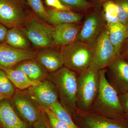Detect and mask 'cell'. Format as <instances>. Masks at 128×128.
<instances>
[{"label":"cell","instance_id":"cell-1","mask_svg":"<svg viewBox=\"0 0 128 128\" xmlns=\"http://www.w3.org/2000/svg\"><path fill=\"white\" fill-rule=\"evenodd\" d=\"M100 86L98 94L89 112L112 118L128 122L120 102L118 95L106 77V70H99Z\"/></svg>","mask_w":128,"mask_h":128},{"label":"cell","instance_id":"cell-2","mask_svg":"<svg viewBox=\"0 0 128 128\" xmlns=\"http://www.w3.org/2000/svg\"><path fill=\"white\" fill-rule=\"evenodd\" d=\"M77 77L76 72L64 66L49 73L48 78L57 88L60 103L72 116L77 110Z\"/></svg>","mask_w":128,"mask_h":128},{"label":"cell","instance_id":"cell-3","mask_svg":"<svg viewBox=\"0 0 128 128\" xmlns=\"http://www.w3.org/2000/svg\"><path fill=\"white\" fill-rule=\"evenodd\" d=\"M100 86L99 70L92 66L77 77V110L89 112L96 98Z\"/></svg>","mask_w":128,"mask_h":128},{"label":"cell","instance_id":"cell-4","mask_svg":"<svg viewBox=\"0 0 128 128\" xmlns=\"http://www.w3.org/2000/svg\"><path fill=\"white\" fill-rule=\"evenodd\" d=\"M64 66L80 74L91 65L92 50L87 44L76 41L61 48Z\"/></svg>","mask_w":128,"mask_h":128},{"label":"cell","instance_id":"cell-5","mask_svg":"<svg viewBox=\"0 0 128 128\" xmlns=\"http://www.w3.org/2000/svg\"><path fill=\"white\" fill-rule=\"evenodd\" d=\"M20 28L35 47L41 48L54 46V26L46 23L34 13L30 14L25 25Z\"/></svg>","mask_w":128,"mask_h":128},{"label":"cell","instance_id":"cell-6","mask_svg":"<svg viewBox=\"0 0 128 128\" xmlns=\"http://www.w3.org/2000/svg\"><path fill=\"white\" fill-rule=\"evenodd\" d=\"M24 0H0V23L6 27L21 28L30 14Z\"/></svg>","mask_w":128,"mask_h":128},{"label":"cell","instance_id":"cell-7","mask_svg":"<svg viewBox=\"0 0 128 128\" xmlns=\"http://www.w3.org/2000/svg\"><path fill=\"white\" fill-rule=\"evenodd\" d=\"M91 48V66L98 70L105 68L118 55L109 39L106 24Z\"/></svg>","mask_w":128,"mask_h":128},{"label":"cell","instance_id":"cell-8","mask_svg":"<svg viewBox=\"0 0 128 128\" xmlns=\"http://www.w3.org/2000/svg\"><path fill=\"white\" fill-rule=\"evenodd\" d=\"M11 100L18 113L28 123L33 124L42 117V110L32 99L27 89H16Z\"/></svg>","mask_w":128,"mask_h":128},{"label":"cell","instance_id":"cell-9","mask_svg":"<svg viewBox=\"0 0 128 128\" xmlns=\"http://www.w3.org/2000/svg\"><path fill=\"white\" fill-rule=\"evenodd\" d=\"M108 82L118 95L128 92V62L118 54L105 68Z\"/></svg>","mask_w":128,"mask_h":128},{"label":"cell","instance_id":"cell-10","mask_svg":"<svg viewBox=\"0 0 128 128\" xmlns=\"http://www.w3.org/2000/svg\"><path fill=\"white\" fill-rule=\"evenodd\" d=\"M72 117L79 128H128V122L112 119L89 112L77 110Z\"/></svg>","mask_w":128,"mask_h":128},{"label":"cell","instance_id":"cell-11","mask_svg":"<svg viewBox=\"0 0 128 128\" xmlns=\"http://www.w3.org/2000/svg\"><path fill=\"white\" fill-rule=\"evenodd\" d=\"M27 90L31 98L40 108H49L59 101L57 88L48 80L31 86Z\"/></svg>","mask_w":128,"mask_h":128},{"label":"cell","instance_id":"cell-12","mask_svg":"<svg viewBox=\"0 0 128 128\" xmlns=\"http://www.w3.org/2000/svg\"><path fill=\"white\" fill-rule=\"evenodd\" d=\"M105 19L97 13L89 15L82 26L76 41L87 44L91 48L99 34L105 27Z\"/></svg>","mask_w":128,"mask_h":128},{"label":"cell","instance_id":"cell-13","mask_svg":"<svg viewBox=\"0 0 128 128\" xmlns=\"http://www.w3.org/2000/svg\"><path fill=\"white\" fill-rule=\"evenodd\" d=\"M15 110L10 98L0 102V128H30Z\"/></svg>","mask_w":128,"mask_h":128},{"label":"cell","instance_id":"cell-14","mask_svg":"<svg viewBox=\"0 0 128 128\" xmlns=\"http://www.w3.org/2000/svg\"><path fill=\"white\" fill-rule=\"evenodd\" d=\"M36 57V53L31 50H20L6 43L0 44V66L12 68L25 60Z\"/></svg>","mask_w":128,"mask_h":128},{"label":"cell","instance_id":"cell-15","mask_svg":"<svg viewBox=\"0 0 128 128\" xmlns=\"http://www.w3.org/2000/svg\"><path fill=\"white\" fill-rule=\"evenodd\" d=\"M82 25L79 23H66L54 26V46L62 48L76 41Z\"/></svg>","mask_w":128,"mask_h":128},{"label":"cell","instance_id":"cell-16","mask_svg":"<svg viewBox=\"0 0 128 128\" xmlns=\"http://www.w3.org/2000/svg\"><path fill=\"white\" fill-rule=\"evenodd\" d=\"M36 53V57L49 73L56 71L64 66L61 51L52 48H41Z\"/></svg>","mask_w":128,"mask_h":128},{"label":"cell","instance_id":"cell-17","mask_svg":"<svg viewBox=\"0 0 128 128\" xmlns=\"http://www.w3.org/2000/svg\"><path fill=\"white\" fill-rule=\"evenodd\" d=\"M12 68L23 71L30 80L34 81L41 82L48 80V72L35 58L22 61Z\"/></svg>","mask_w":128,"mask_h":128},{"label":"cell","instance_id":"cell-18","mask_svg":"<svg viewBox=\"0 0 128 128\" xmlns=\"http://www.w3.org/2000/svg\"><path fill=\"white\" fill-rule=\"evenodd\" d=\"M48 18L46 22L54 26L66 23H79L82 20L81 15L70 10H61L53 8L46 9Z\"/></svg>","mask_w":128,"mask_h":128},{"label":"cell","instance_id":"cell-19","mask_svg":"<svg viewBox=\"0 0 128 128\" xmlns=\"http://www.w3.org/2000/svg\"><path fill=\"white\" fill-rule=\"evenodd\" d=\"M0 68L5 72L9 80L16 89L26 90L40 82L30 80L23 71L14 68H7L0 66Z\"/></svg>","mask_w":128,"mask_h":128},{"label":"cell","instance_id":"cell-20","mask_svg":"<svg viewBox=\"0 0 128 128\" xmlns=\"http://www.w3.org/2000/svg\"><path fill=\"white\" fill-rule=\"evenodd\" d=\"M107 25V24H106ZM107 25L109 39L118 55L124 41L128 38V31L121 22Z\"/></svg>","mask_w":128,"mask_h":128},{"label":"cell","instance_id":"cell-21","mask_svg":"<svg viewBox=\"0 0 128 128\" xmlns=\"http://www.w3.org/2000/svg\"><path fill=\"white\" fill-rule=\"evenodd\" d=\"M29 40L20 28H13L8 31L6 43L20 50H31Z\"/></svg>","mask_w":128,"mask_h":128},{"label":"cell","instance_id":"cell-22","mask_svg":"<svg viewBox=\"0 0 128 128\" xmlns=\"http://www.w3.org/2000/svg\"><path fill=\"white\" fill-rule=\"evenodd\" d=\"M57 118L70 128H79L72 118V116L62 106L59 101L56 102L49 107Z\"/></svg>","mask_w":128,"mask_h":128},{"label":"cell","instance_id":"cell-23","mask_svg":"<svg viewBox=\"0 0 128 128\" xmlns=\"http://www.w3.org/2000/svg\"><path fill=\"white\" fill-rule=\"evenodd\" d=\"M102 15L107 25L120 22L118 19L117 6L114 1H108L104 4Z\"/></svg>","mask_w":128,"mask_h":128},{"label":"cell","instance_id":"cell-24","mask_svg":"<svg viewBox=\"0 0 128 128\" xmlns=\"http://www.w3.org/2000/svg\"><path fill=\"white\" fill-rule=\"evenodd\" d=\"M16 89L5 72L0 68V93L6 98L11 99Z\"/></svg>","mask_w":128,"mask_h":128},{"label":"cell","instance_id":"cell-25","mask_svg":"<svg viewBox=\"0 0 128 128\" xmlns=\"http://www.w3.org/2000/svg\"><path fill=\"white\" fill-rule=\"evenodd\" d=\"M32 9L34 14L41 20L46 22L48 18L47 10L41 0H24Z\"/></svg>","mask_w":128,"mask_h":128},{"label":"cell","instance_id":"cell-26","mask_svg":"<svg viewBox=\"0 0 128 128\" xmlns=\"http://www.w3.org/2000/svg\"><path fill=\"white\" fill-rule=\"evenodd\" d=\"M41 108L43 110L50 128H70L60 120L49 108Z\"/></svg>","mask_w":128,"mask_h":128},{"label":"cell","instance_id":"cell-27","mask_svg":"<svg viewBox=\"0 0 128 128\" xmlns=\"http://www.w3.org/2000/svg\"><path fill=\"white\" fill-rule=\"evenodd\" d=\"M120 22L125 25L128 19V0H115Z\"/></svg>","mask_w":128,"mask_h":128},{"label":"cell","instance_id":"cell-28","mask_svg":"<svg viewBox=\"0 0 128 128\" xmlns=\"http://www.w3.org/2000/svg\"><path fill=\"white\" fill-rule=\"evenodd\" d=\"M66 6L74 9H83L89 8L91 6L90 3L86 0H60Z\"/></svg>","mask_w":128,"mask_h":128},{"label":"cell","instance_id":"cell-29","mask_svg":"<svg viewBox=\"0 0 128 128\" xmlns=\"http://www.w3.org/2000/svg\"><path fill=\"white\" fill-rule=\"evenodd\" d=\"M45 3L48 6L56 10H70L71 9L64 4L60 0H45Z\"/></svg>","mask_w":128,"mask_h":128},{"label":"cell","instance_id":"cell-30","mask_svg":"<svg viewBox=\"0 0 128 128\" xmlns=\"http://www.w3.org/2000/svg\"><path fill=\"white\" fill-rule=\"evenodd\" d=\"M118 97L122 108L128 118V92L118 95Z\"/></svg>","mask_w":128,"mask_h":128},{"label":"cell","instance_id":"cell-31","mask_svg":"<svg viewBox=\"0 0 128 128\" xmlns=\"http://www.w3.org/2000/svg\"><path fill=\"white\" fill-rule=\"evenodd\" d=\"M42 112V117L38 121L34 124V128H50L48 121L46 120V118H45L43 110Z\"/></svg>","mask_w":128,"mask_h":128},{"label":"cell","instance_id":"cell-32","mask_svg":"<svg viewBox=\"0 0 128 128\" xmlns=\"http://www.w3.org/2000/svg\"><path fill=\"white\" fill-rule=\"evenodd\" d=\"M120 55L126 60H128V38L125 40L121 48Z\"/></svg>","mask_w":128,"mask_h":128},{"label":"cell","instance_id":"cell-33","mask_svg":"<svg viewBox=\"0 0 128 128\" xmlns=\"http://www.w3.org/2000/svg\"><path fill=\"white\" fill-rule=\"evenodd\" d=\"M8 31L6 28L0 23V44L6 43Z\"/></svg>","mask_w":128,"mask_h":128},{"label":"cell","instance_id":"cell-34","mask_svg":"<svg viewBox=\"0 0 128 128\" xmlns=\"http://www.w3.org/2000/svg\"><path fill=\"white\" fill-rule=\"evenodd\" d=\"M6 98L5 96H3V95L0 93V102L2 100H3L4 98Z\"/></svg>","mask_w":128,"mask_h":128},{"label":"cell","instance_id":"cell-35","mask_svg":"<svg viewBox=\"0 0 128 128\" xmlns=\"http://www.w3.org/2000/svg\"><path fill=\"white\" fill-rule=\"evenodd\" d=\"M125 27H126V29H127L128 31V21H127V22H126V25H125Z\"/></svg>","mask_w":128,"mask_h":128},{"label":"cell","instance_id":"cell-36","mask_svg":"<svg viewBox=\"0 0 128 128\" xmlns=\"http://www.w3.org/2000/svg\"><path fill=\"white\" fill-rule=\"evenodd\" d=\"M127 61H128V60H127Z\"/></svg>","mask_w":128,"mask_h":128},{"label":"cell","instance_id":"cell-37","mask_svg":"<svg viewBox=\"0 0 128 128\" xmlns=\"http://www.w3.org/2000/svg\"></svg>","mask_w":128,"mask_h":128}]
</instances>
